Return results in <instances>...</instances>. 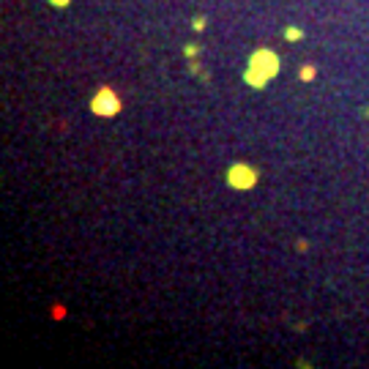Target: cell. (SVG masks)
Segmentation results:
<instances>
[{"mask_svg": "<svg viewBox=\"0 0 369 369\" xmlns=\"http://www.w3.org/2000/svg\"><path fill=\"white\" fill-rule=\"evenodd\" d=\"M192 25H194V30H202V28H205V16H197Z\"/></svg>", "mask_w": 369, "mask_h": 369, "instance_id": "52a82bcc", "label": "cell"}, {"mask_svg": "<svg viewBox=\"0 0 369 369\" xmlns=\"http://www.w3.org/2000/svg\"><path fill=\"white\" fill-rule=\"evenodd\" d=\"M301 80H304V82L314 80V66H304V68H301Z\"/></svg>", "mask_w": 369, "mask_h": 369, "instance_id": "5b68a950", "label": "cell"}, {"mask_svg": "<svg viewBox=\"0 0 369 369\" xmlns=\"http://www.w3.org/2000/svg\"><path fill=\"white\" fill-rule=\"evenodd\" d=\"M279 72V58L274 55L271 50H260L254 52V58L249 60V68H246V82L254 88H262L274 74Z\"/></svg>", "mask_w": 369, "mask_h": 369, "instance_id": "6da1fadb", "label": "cell"}, {"mask_svg": "<svg viewBox=\"0 0 369 369\" xmlns=\"http://www.w3.org/2000/svg\"><path fill=\"white\" fill-rule=\"evenodd\" d=\"M90 110L96 115H102V118H112V115H118L120 112V98L115 96L110 88H102V90L93 96V102H90Z\"/></svg>", "mask_w": 369, "mask_h": 369, "instance_id": "7a4b0ae2", "label": "cell"}, {"mask_svg": "<svg viewBox=\"0 0 369 369\" xmlns=\"http://www.w3.org/2000/svg\"><path fill=\"white\" fill-rule=\"evenodd\" d=\"M184 52H186V58H194V55H197V46H194V44H186Z\"/></svg>", "mask_w": 369, "mask_h": 369, "instance_id": "8992f818", "label": "cell"}, {"mask_svg": "<svg viewBox=\"0 0 369 369\" xmlns=\"http://www.w3.org/2000/svg\"><path fill=\"white\" fill-rule=\"evenodd\" d=\"M284 38H287V41H298V38H304V30H298V28H287V30H284Z\"/></svg>", "mask_w": 369, "mask_h": 369, "instance_id": "277c9868", "label": "cell"}, {"mask_svg": "<svg viewBox=\"0 0 369 369\" xmlns=\"http://www.w3.org/2000/svg\"><path fill=\"white\" fill-rule=\"evenodd\" d=\"M52 6H55V8H66L68 3H72V0H50Z\"/></svg>", "mask_w": 369, "mask_h": 369, "instance_id": "ba28073f", "label": "cell"}, {"mask_svg": "<svg viewBox=\"0 0 369 369\" xmlns=\"http://www.w3.org/2000/svg\"><path fill=\"white\" fill-rule=\"evenodd\" d=\"M227 180H230L232 189H252L257 180V172L249 164H232L230 172H227Z\"/></svg>", "mask_w": 369, "mask_h": 369, "instance_id": "3957f363", "label": "cell"}]
</instances>
